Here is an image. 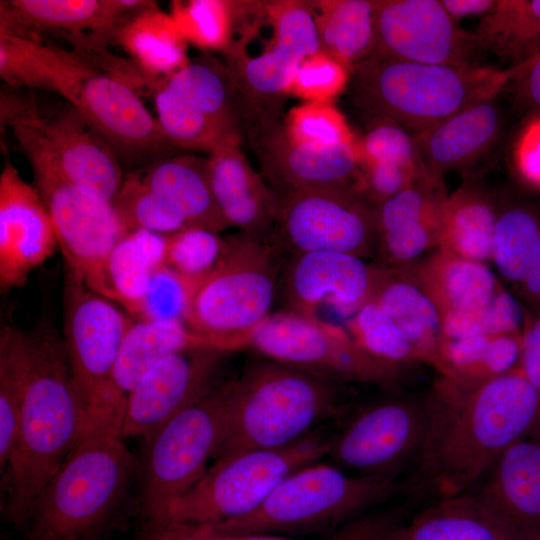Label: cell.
I'll return each instance as SVG.
<instances>
[{"mask_svg":"<svg viewBox=\"0 0 540 540\" xmlns=\"http://www.w3.org/2000/svg\"><path fill=\"white\" fill-rule=\"evenodd\" d=\"M357 146L361 166L422 161L414 136L387 119L368 121L366 132L357 139Z\"/></svg>","mask_w":540,"mask_h":540,"instance_id":"obj_50","label":"cell"},{"mask_svg":"<svg viewBox=\"0 0 540 540\" xmlns=\"http://www.w3.org/2000/svg\"><path fill=\"white\" fill-rule=\"evenodd\" d=\"M524 540H540V437L509 446L468 492Z\"/></svg>","mask_w":540,"mask_h":540,"instance_id":"obj_25","label":"cell"},{"mask_svg":"<svg viewBox=\"0 0 540 540\" xmlns=\"http://www.w3.org/2000/svg\"><path fill=\"white\" fill-rule=\"evenodd\" d=\"M169 14L187 43L207 51H229L235 23L234 2L172 1Z\"/></svg>","mask_w":540,"mask_h":540,"instance_id":"obj_44","label":"cell"},{"mask_svg":"<svg viewBox=\"0 0 540 540\" xmlns=\"http://www.w3.org/2000/svg\"><path fill=\"white\" fill-rule=\"evenodd\" d=\"M138 540H289L260 534H228L205 526L183 524L143 525Z\"/></svg>","mask_w":540,"mask_h":540,"instance_id":"obj_52","label":"cell"},{"mask_svg":"<svg viewBox=\"0 0 540 540\" xmlns=\"http://www.w3.org/2000/svg\"><path fill=\"white\" fill-rule=\"evenodd\" d=\"M147 0H7L0 2V28L38 37L41 32L85 35L105 48L118 27L135 13L155 5Z\"/></svg>","mask_w":540,"mask_h":540,"instance_id":"obj_24","label":"cell"},{"mask_svg":"<svg viewBox=\"0 0 540 540\" xmlns=\"http://www.w3.org/2000/svg\"><path fill=\"white\" fill-rule=\"evenodd\" d=\"M154 105L159 126L173 146L211 153L222 145L240 142V137L220 129L165 82L154 91Z\"/></svg>","mask_w":540,"mask_h":540,"instance_id":"obj_41","label":"cell"},{"mask_svg":"<svg viewBox=\"0 0 540 540\" xmlns=\"http://www.w3.org/2000/svg\"><path fill=\"white\" fill-rule=\"evenodd\" d=\"M35 123L66 179L86 194L113 203L124 180L119 157L104 136L68 104Z\"/></svg>","mask_w":540,"mask_h":540,"instance_id":"obj_23","label":"cell"},{"mask_svg":"<svg viewBox=\"0 0 540 540\" xmlns=\"http://www.w3.org/2000/svg\"><path fill=\"white\" fill-rule=\"evenodd\" d=\"M225 239L221 257L193 296L185 326L203 345L229 353L249 347L272 314L286 254L240 231Z\"/></svg>","mask_w":540,"mask_h":540,"instance_id":"obj_7","label":"cell"},{"mask_svg":"<svg viewBox=\"0 0 540 540\" xmlns=\"http://www.w3.org/2000/svg\"><path fill=\"white\" fill-rule=\"evenodd\" d=\"M234 379L220 380L196 402L142 438L136 479L143 524L158 520L209 468L225 432Z\"/></svg>","mask_w":540,"mask_h":540,"instance_id":"obj_8","label":"cell"},{"mask_svg":"<svg viewBox=\"0 0 540 540\" xmlns=\"http://www.w3.org/2000/svg\"><path fill=\"white\" fill-rule=\"evenodd\" d=\"M113 205L128 230L168 236L189 227L177 208L145 185L135 171L125 175Z\"/></svg>","mask_w":540,"mask_h":540,"instance_id":"obj_42","label":"cell"},{"mask_svg":"<svg viewBox=\"0 0 540 540\" xmlns=\"http://www.w3.org/2000/svg\"><path fill=\"white\" fill-rule=\"evenodd\" d=\"M345 328L366 352L385 363L402 368L420 361L400 327L374 299L354 313Z\"/></svg>","mask_w":540,"mask_h":540,"instance_id":"obj_43","label":"cell"},{"mask_svg":"<svg viewBox=\"0 0 540 540\" xmlns=\"http://www.w3.org/2000/svg\"><path fill=\"white\" fill-rule=\"evenodd\" d=\"M446 193L428 168L408 187L377 205L374 262L386 269L416 265L439 248Z\"/></svg>","mask_w":540,"mask_h":540,"instance_id":"obj_21","label":"cell"},{"mask_svg":"<svg viewBox=\"0 0 540 540\" xmlns=\"http://www.w3.org/2000/svg\"><path fill=\"white\" fill-rule=\"evenodd\" d=\"M336 540H524L471 494L432 497L416 510L367 517L347 526Z\"/></svg>","mask_w":540,"mask_h":540,"instance_id":"obj_19","label":"cell"},{"mask_svg":"<svg viewBox=\"0 0 540 540\" xmlns=\"http://www.w3.org/2000/svg\"><path fill=\"white\" fill-rule=\"evenodd\" d=\"M499 205L483 187L464 183L445 201L439 249L488 262Z\"/></svg>","mask_w":540,"mask_h":540,"instance_id":"obj_35","label":"cell"},{"mask_svg":"<svg viewBox=\"0 0 540 540\" xmlns=\"http://www.w3.org/2000/svg\"><path fill=\"white\" fill-rule=\"evenodd\" d=\"M257 134L256 147L267 176L283 191L342 189L363 194L357 139L328 148L290 142L281 128Z\"/></svg>","mask_w":540,"mask_h":540,"instance_id":"obj_26","label":"cell"},{"mask_svg":"<svg viewBox=\"0 0 540 540\" xmlns=\"http://www.w3.org/2000/svg\"><path fill=\"white\" fill-rule=\"evenodd\" d=\"M413 268L442 316L484 306L503 289L486 263L439 248Z\"/></svg>","mask_w":540,"mask_h":540,"instance_id":"obj_33","label":"cell"},{"mask_svg":"<svg viewBox=\"0 0 540 540\" xmlns=\"http://www.w3.org/2000/svg\"><path fill=\"white\" fill-rule=\"evenodd\" d=\"M164 82L220 129L240 137L238 88L228 67L204 57L189 61Z\"/></svg>","mask_w":540,"mask_h":540,"instance_id":"obj_38","label":"cell"},{"mask_svg":"<svg viewBox=\"0 0 540 540\" xmlns=\"http://www.w3.org/2000/svg\"><path fill=\"white\" fill-rule=\"evenodd\" d=\"M512 162L525 182L540 188V115H533L521 129L512 150Z\"/></svg>","mask_w":540,"mask_h":540,"instance_id":"obj_51","label":"cell"},{"mask_svg":"<svg viewBox=\"0 0 540 540\" xmlns=\"http://www.w3.org/2000/svg\"><path fill=\"white\" fill-rule=\"evenodd\" d=\"M424 405L409 487L431 497L471 490L509 446L533 435L540 421V393L520 369L475 383L441 375Z\"/></svg>","mask_w":540,"mask_h":540,"instance_id":"obj_1","label":"cell"},{"mask_svg":"<svg viewBox=\"0 0 540 540\" xmlns=\"http://www.w3.org/2000/svg\"><path fill=\"white\" fill-rule=\"evenodd\" d=\"M86 415L60 333L27 331L26 376L16 442L4 468L3 519L16 528L78 442Z\"/></svg>","mask_w":540,"mask_h":540,"instance_id":"obj_3","label":"cell"},{"mask_svg":"<svg viewBox=\"0 0 540 540\" xmlns=\"http://www.w3.org/2000/svg\"><path fill=\"white\" fill-rule=\"evenodd\" d=\"M36 112L32 104L7 126L30 164L67 267L85 279L129 230L113 203L91 197L64 177L35 123Z\"/></svg>","mask_w":540,"mask_h":540,"instance_id":"obj_11","label":"cell"},{"mask_svg":"<svg viewBox=\"0 0 540 540\" xmlns=\"http://www.w3.org/2000/svg\"><path fill=\"white\" fill-rule=\"evenodd\" d=\"M386 272L374 261L346 253L289 254L281 269L277 298L282 310L328 323L329 315L347 321L374 298Z\"/></svg>","mask_w":540,"mask_h":540,"instance_id":"obj_15","label":"cell"},{"mask_svg":"<svg viewBox=\"0 0 540 540\" xmlns=\"http://www.w3.org/2000/svg\"><path fill=\"white\" fill-rule=\"evenodd\" d=\"M111 43L120 45L147 77L160 83L190 61L187 41L170 14L161 11L157 4L123 22Z\"/></svg>","mask_w":540,"mask_h":540,"instance_id":"obj_34","label":"cell"},{"mask_svg":"<svg viewBox=\"0 0 540 540\" xmlns=\"http://www.w3.org/2000/svg\"><path fill=\"white\" fill-rule=\"evenodd\" d=\"M273 242L286 255L339 252L375 259L377 206L342 189L282 191Z\"/></svg>","mask_w":540,"mask_h":540,"instance_id":"obj_14","label":"cell"},{"mask_svg":"<svg viewBox=\"0 0 540 540\" xmlns=\"http://www.w3.org/2000/svg\"><path fill=\"white\" fill-rule=\"evenodd\" d=\"M0 76L11 88L62 96L104 136L119 158L146 160L172 146L135 87L106 70L85 45L67 50L0 29Z\"/></svg>","mask_w":540,"mask_h":540,"instance_id":"obj_2","label":"cell"},{"mask_svg":"<svg viewBox=\"0 0 540 540\" xmlns=\"http://www.w3.org/2000/svg\"><path fill=\"white\" fill-rule=\"evenodd\" d=\"M527 312L504 288L486 305L443 315L444 338L497 335L522 331Z\"/></svg>","mask_w":540,"mask_h":540,"instance_id":"obj_46","label":"cell"},{"mask_svg":"<svg viewBox=\"0 0 540 540\" xmlns=\"http://www.w3.org/2000/svg\"><path fill=\"white\" fill-rule=\"evenodd\" d=\"M27 331L5 325L0 333V467L13 451L26 376Z\"/></svg>","mask_w":540,"mask_h":540,"instance_id":"obj_40","label":"cell"},{"mask_svg":"<svg viewBox=\"0 0 540 540\" xmlns=\"http://www.w3.org/2000/svg\"><path fill=\"white\" fill-rule=\"evenodd\" d=\"M396 322L420 361L435 366L443 336V316L413 266L387 269L373 298Z\"/></svg>","mask_w":540,"mask_h":540,"instance_id":"obj_32","label":"cell"},{"mask_svg":"<svg viewBox=\"0 0 540 540\" xmlns=\"http://www.w3.org/2000/svg\"><path fill=\"white\" fill-rule=\"evenodd\" d=\"M540 248V219L520 204L499 205L491 261L507 281L518 285Z\"/></svg>","mask_w":540,"mask_h":540,"instance_id":"obj_39","label":"cell"},{"mask_svg":"<svg viewBox=\"0 0 540 540\" xmlns=\"http://www.w3.org/2000/svg\"><path fill=\"white\" fill-rule=\"evenodd\" d=\"M510 86L514 87L517 101L533 115H540V49L530 59L515 66Z\"/></svg>","mask_w":540,"mask_h":540,"instance_id":"obj_54","label":"cell"},{"mask_svg":"<svg viewBox=\"0 0 540 540\" xmlns=\"http://www.w3.org/2000/svg\"><path fill=\"white\" fill-rule=\"evenodd\" d=\"M137 458L119 430L85 428L33 503L23 540H104L136 479Z\"/></svg>","mask_w":540,"mask_h":540,"instance_id":"obj_4","label":"cell"},{"mask_svg":"<svg viewBox=\"0 0 540 540\" xmlns=\"http://www.w3.org/2000/svg\"><path fill=\"white\" fill-rule=\"evenodd\" d=\"M515 67L401 61L371 53L351 68L356 106L373 119H387L413 136L461 110L501 95Z\"/></svg>","mask_w":540,"mask_h":540,"instance_id":"obj_5","label":"cell"},{"mask_svg":"<svg viewBox=\"0 0 540 540\" xmlns=\"http://www.w3.org/2000/svg\"><path fill=\"white\" fill-rule=\"evenodd\" d=\"M309 3L320 50L352 68L376 44L377 1L330 0Z\"/></svg>","mask_w":540,"mask_h":540,"instance_id":"obj_36","label":"cell"},{"mask_svg":"<svg viewBox=\"0 0 540 540\" xmlns=\"http://www.w3.org/2000/svg\"><path fill=\"white\" fill-rule=\"evenodd\" d=\"M281 129L290 142L313 148L356 140L343 114L330 102H303L293 107Z\"/></svg>","mask_w":540,"mask_h":540,"instance_id":"obj_45","label":"cell"},{"mask_svg":"<svg viewBox=\"0 0 540 540\" xmlns=\"http://www.w3.org/2000/svg\"><path fill=\"white\" fill-rule=\"evenodd\" d=\"M340 383L269 358L250 361L234 379L225 432L213 462L256 449L281 448L341 407Z\"/></svg>","mask_w":540,"mask_h":540,"instance_id":"obj_6","label":"cell"},{"mask_svg":"<svg viewBox=\"0 0 540 540\" xmlns=\"http://www.w3.org/2000/svg\"><path fill=\"white\" fill-rule=\"evenodd\" d=\"M527 313L540 312V248L529 264L525 275L517 285Z\"/></svg>","mask_w":540,"mask_h":540,"instance_id":"obj_55","label":"cell"},{"mask_svg":"<svg viewBox=\"0 0 540 540\" xmlns=\"http://www.w3.org/2000/svg\"><path fill=\"white\" fill-rule=\"evenodd\" d=\"M520 370L540 393V312L527 313L522 330ZM533 436H540V421Z\"/></svg>","mask_w":540,"mask_h":540,"instance_id":"obj_53","label":"cell"},{"mask_svg":"<svg viewBox=\"0 0 540 540\" xmlns=\"http://www.w3.org/2000/svg\"><path fill=\"white\" fill-rule=\"evenodd\" d=\"M330 438L314 433L291 445L221 459L153 524L214 525L259 507L288 475L326 457Z\"/></svg>","mask_w":540,"mask_h":540,"instance_id":"obj_10","label":"cell"},{"mask_svg":"<svg viewBox=\"0 0 540 540\" xmlns=\"http://www.w3.org/2000/svg\"><path fill=\"white\" fill-rule=\"evenodd\" d=\"M165 244L166 236L129 230L83 281L92 291L117 303L134 318L154 274L165 264Z\"/></svg>","mask_w":540,"mask_h":540,"instance_id":"obj_29","label":"cell"},{"mask_svg":"<svg viewBox=\"0 0 540 540\" xmlns=\"http://www.w3.org/2000/svg\"><path fill=\"white\" fill-rule=\"evenodd\" d=\"M424 424V397L374 402L330 438L326 457L352 474L396 479L406 463H413Z\"/></svg>","mask_w":540,"mask_h":540,"instance_id":"obj_16","label":"cell"},{"mask_svg":"<svg viewBox=\"0 0 540 540\" xmlns=\"http://www.w3.org/2000/svg\"><path fill=\"white\" fill-rule=\"evenodd\" d=\"M396 479L356 475L315 462L288 475L251 513L205 526L228 534L296 533L350 519L393 495Z\"/></svg>","mask_w":540,"mask_h":540,"instance_id":"obj_9","label":"cell"},{"mask_svg":"<svg viewBox=\"0 0 540 540\" xmlns=\"http://www.w3.org/2000/svg\"><path fill=\"white\" fill-rule=\"evenodd\" d=\"M58 242L46 204L8 159L0 174V289L23 286Z\"/></svg>","mask_w":540,"mask_h":540,"instance_id":"obj_20","label":"cell"},{"mask_svg":"<svg viewBox=\"0 0 540 540\" xmlns=\"http://www.w3.org/2000/svg\"><path fill=\"white\" fill-rule=\"evenodd\" d=\"M273 37L267 49L253 57H233L228 69L238 89L251 101H269L287 94L298 67L320 50L309 3L269 4Z\"/></svg>","mask_w":540,"mask_h":540,"instance_id":"obj_22","label":"cell"},{"mask_svg":"<svg viewBox=\"0 0 540 540\" xmlns=\"http://www.w3.org/2000/svg\"><path fill=\"white\" fill-rule=\"evenodd\" d=\"M226 244L219 233L187 227L166 236L164 263L188 277H203L217 263Z\"/></svg>","mask_w":540,"mask_h":540,"instance_id":"obj_48","label":"cell"},{"mask_svg":"<svg viewBox=\"0 0 540 540\" xmlns=\"http://www.w3.org/2000/svg\"><path fill=\"white\" fill-rule=\"evenodd\" d=\"M447 13L459 23L467 17L486 15L495 5L496 0H440Z\"/></svg>","mask_w":540,"mask_h":540,"instance_id":"obj_56","label":"cell"},{"mask_svg":"<svg viewBox=\"0 0 540 540\" xmlns=\"http://www.w3.org/2000/svg\"><path fill=\"white\" fill-rule=\"evenodd\" d=\"M496 96L450 116L414 135L425 166L434 174L471 167L489 155L504 129V113Z\"/></svg>","mask_w":540,"mask_h":540,"instance_id":"obj_28","label":"cell"},{"mask_svg":"<svg viewBox=\"0 0 540 540\" xmlns=\"http://www.w3.org/2000/svg\"><path fill=\"white\" fill-rule=\"evenodd\" d=\"M249 347L262 357L341 382L391 385L401 368L366 352L345 327L279 310L253 334Z\"/></svg>","mask_w":540,"mask_h":540,"instance_id":"obj_13","label":"cell"},{"mask_svg":"<svg viewBox=\"0 0 540 540\" xmlns=\"http://www.w3.org/2000/svg\"><path fill=\"white\" fill-rule=\"evenodd\" d=\"M226 354L196 346L160 361L128 394L121 437L144 438L200 399L220 381L219 372Z\"/></svg>","mask_w":540,"mask_h":540,"instance_id":"obj_18","label":"cell"},{"mask_svg":"<svg viewBox=\"0 0 540 540\" xmlns=\"http://www.w3.org/2000/svg\"><path fill=\"white\" fill-rule=\"evenodd\" d=\"M239 143L222 145L207 157V176L213 197L230 227L274 243L278 193L253 170Z\"/></svg>","mask_w":540,"mask_h":540,"instance_id":"obj_27","label":"cell"},{"mask_svg":"<svg viewBox=\"0 0 540 540\" xmlns=\"http://www.w3.org/2000/svg\"><path fill=\"white\" fill-rule=\"evenodd\" d=\"M203 277H188L165 264L154 274L135 320L185 325L193 296Z\"/></svg>","mask_w":540,"mask_h":540,"instance_id":"obj_47","label":"cell"},{"mask_svg":"<svg viewBox=\"0 0 540 540\" xmlns=\"http://www.w3.org/2000/svg\"><path fill=\"white\" fill-rule=\"evenodd\" d=\"M351 68L319 50L305 58L287 91L304 102H330L350 81Z\"/></svg>","mask_w":540,"mask_h":540,"instance_id":"obj_49","label":"cell"},{"mask_svg":"<svg viewBox=\"0 0 540 540\" xmlns=\"http://www.w3.org/2000/svg\"><path fill=\"white\" fill-rule=\"evenodd\" d=\"M473 32L485 54L519 65L540 49V0H496Z\"/></svg>","mask_w":540,"mask_h":540,"instance_id":"obj_37","label":"cell"},{"mask_svg":"<svg viewBox=\"0 0 540 540\" xmlns=\"http://www.w3.org/2000/svg\"><path fill=\"white\" fill-rule=\"evenodd\" d=\"M196 346L205 345L182 323L134 319L109 381L107 404L111 420L121 427L128 394L153 367L171 354Z\"/></svg>","mask_w":540,"mask_h":540,"instance_id":"obj_30","label":"cell"},{"mask_svg":"<svg viewBox=\"0 0 540 540\" xmlns=\"http://www.w3.org/2000/svg\"><path fill=\"white\" fill-rule=\"evenodd\" d=\"M373 53L449 65L485 64L486 55L474 32L460 27L440 0L377 1Z\"/></svg>","mask_w":540,"mask_h":540,"instance_id":"obj_17","label":"cell"},{"mask_svg":"<svg viewBox=\"0 0 540 540\" xmlns=\"http://www.w3.org/2000/svg\"><path fill=\"white\" fill-rule=\"evenodd\" d=\"M135 173L145 185L167 198L189 227L217 233L230 227L213 197L207 158L193 155L161 158Z\"/></svg>","mask_w":540,"mask_h":540,"instance_id":"obj_31","label":"cell"},{"mask_svg":"<svg viewBox=\"0 0 540 540\" xmlns=\"http://www.w3.org/2000/svg\"><path fill=\"white\" fill-rule=\"evenodd\" d=\"M63 286V342L74 388L86 415L87 427H112L109 381L123 340L134 318L117 303L86 286L66 268Z\"/></svg>","mask_w":540,"mask_h":540,"instance_id":"obj_12","label":"cell"}]
</instances>
